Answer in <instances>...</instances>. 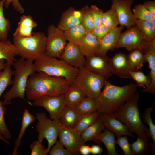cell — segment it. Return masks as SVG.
<instances>
[{"mask_svg": "<svg viewBox=\"0 0 155 155\" xmlns=\"http://www.w3.org/2000/svg\"><path fill=\"white\" fill-rule=\"evenodd\" d=\"M70 85L63 78L36 72L28 79L26 94L28 100L34 101L43 96L63 94Z\"/></svg>", "mask_w": 155, "mask_h": 155, "instance_id": "cell-1", "label": "cell"}, {"mask_svg": "<svg viewBox=\"0 0 155 155\" xmlns=\"http://www.w3.org/2000/svg\"><path fill=\"white\" fill-rule=\"evenodd\" d=\"M137 87L133 84L118 86L106 80L102 90L95 98L97 112L113 114L136 92Z\"/></svg>", "mask_w": 155, "mask_h": 155, "instance_id": "cell-2", "label": "cell"}, {"mask_svg": "<svg viewBox=\"0 0 155 155\" xmlns=\"http://www.w3.org/2000/svg\"><path fill=\"white\" fill-rule=\"evenodd\" d=\"M139 92H136L113 115L137 136L150 141L149 128L142 122L138 106Z\"/></svg>", "mask_w": 155, "mask_h": 155, "instance_id": "cell-3", "label": "cell"}, {"mask_svg": "<svg viewBox=\"0 0 155 155\" xmlns=\"http://www.w3.org/2000/svg\"><path fill=\"white\" fill-rule=\"evenodd\" d=\"M34 61L20 57L13 63V66L14 70L12 86L3 96V102L5 105L10 104L13 99L18 98L32 106V103L25 99V96L28 79L30 76L36 72Z\"/></svg>", "mask_w": 155, "mask_h": 155, "instance_id": "cell-4", "label": "cell"}, {"mask_svg": "<svg viewBox=\"0 0 155 155\" xmlns=\"http://www.w3.org/2000/svg\"><path fill=\"white\" fill-rule=\"evenodd\" d=\"M36 72L65 78L70 85L72 84L79 69L69 65L62 59L43 55L34 61Z\"/></svg>", "mask_w": 155, "mask_h": 155, "instance_id": "cell-5", "label": "cell"}, {"mask_svg": "<svg viewBox=\"0 0 155 155\" xmlns=\"http://www.w3.org/2000/svg\"><path fill=\"white\" fill-rule=\"evenodd\" d=\"M46 40L43 32H33L28 37L13 36V44L21 57L34 61L45 54Z\"/></svg>", "mask_w": 155, "mask_h": 155, "instance_id": "cell-6", "label": "cell"}, {"mask_svg": "<svg viewBox=\"0 0 155 155\" xmlns=\"http://www.w3.org/2000/svg\"><path fill=\"white\" fill-rule=\"evenodd\" d=\"M105 80L100 76L83 67L79 69L73 84L81 87L87 96L95 98L101 92Z\"/></svg>", "mask_w": 155, "mask_h": 155, "instance_id": "cell-7", "label": "cell"}, {"mask_svg": "<svg viewBox=\"0 0 155 155\" xmlns=\"http://www.w3.org/2000/svg\"><path fill=\"white\" fill-rule=\"evenodd\" d=\"M36 118L38 121L36 125L38 133V140L42 143L44 139L47 140L46 149L49 153L57 141L59 126V120L49 119L44 112L37 113Z\"/></svg>", "mask_w": 155, "mask_h": 155, "instance_id": "cell-8", "label": "cell"}, {"mask_svg": "<svg viewBox=\"0 0 155 155\" xmlns=\"http://www.w3.org/2000/svg\"><path fill=\"white\" fill-rule=\"evenodd\" d=\"M148 43L135 25L121 33L115 48L124 47L130 52L139 50L144 54L147 51Z\"/></svg>", "mask_w": 155, "mask_h": 155, "instance_id": "cell-9", "label": "cell"}, {"mask_svg": "<svg viewBox=\"0 0 155 155\" xmlns=\"http://www.w3.org/2000/svg\"><path fill=\"white\" fill-rule=\"evenodd\" d=\"M64 31L53 24L47 29L45 54L61 59L67 44Z\"/></svg>", "mask_w": 155, "mask_h": 155, "instance_id": "cell-10", "label": "cell"}, {"mask_svg": "<svg viewBox=\"0 0 155 155\" xmlns=\"http://www.w3.org/2000/svg\"><path fill=\"white\" fill-rule=\"evenodd\" d=\"M32 106H41L49 113L50 119L59 120L60 114L65 106L64 94L44 95L33 101Z\"/></svg>", "mask_w": 155, "mask_h": 155, "instance_id": "cell-11", "label": "cell"}, {"mask_svg": "<svg viewBox=\"0 0 155 155\" xmlns=\"http://www.w3.org/2000/svg\"><path fill=\"white\" fill-rule=\"evenodd\" d=\"M86 58L84 67L101 77L105 80L113 74L111 59L107 55L91 56Z\"/></svg>", "mask_w": 155, "mask_h": 155, "instance_id": "cell-12", "label": "cell"}, {"mask_svg": "<svg viewBox=\"0 0 155 155\" xmlns=\"http://www.w3.org/2000/svg\"><path fill=\"white\" fill-rule=\"evenodd\" d=\"M117 14L119 25L129 28L135 25L136 19L131 8L134 0H111Z\"/></svg>", "mask_w": 155, "mask_h": 155, "instance_id": "cell-13", "label": "cell"}, {"mask_svg": "<svg viewBox=\"0 0 155 155\" xmlns=\"http://www.w3.org/2000/svg\"><path fill=\"white\" fill-rule=\"evenodd\" d=\"M58 137L59 141L73 154L78 153L80 146L85 143L81 135L75 129L65 128L60 125Z\"/></svg>", "mask_w": 155, "mask_h": 155, "instance_id": "cell-14", "label": "cell"}, {"mask_svg": "<svg viewBox=\"0 0 155 155\" xmlns=\"http://www.w3.org/2000/svg\"><path fill=\"white\" fill-rule=\"evenodd\" d=\"M61 59L71 66L79 69L84 67L86 58L78 45L69 42L65 48Z\"/></svg>", "mask_w": 155, "mask_h": 155, "instance_id": "cell-15", "label": "cell"}, {"mask_svg": "<svg viewBox=\"0 0 155 155\" xmlns=\"http://www.w3.org/2000/svg\"><path fill=\"white\" fill-rule=\"evenodd\" d=\"M99 118L105 128L112 132L117 137L125 136L133 137L134 136L133 133L126 126L116 118L112 114L99 113Z\"/></svg>", "mask_w": 155, "mask_h": 155, "instance_id": "cell-16", "label": "cell"}, {"mask_svg": "<svg viewBox=\"0 0 155 155\" xmlns=\"http://www.w3.org/2000/svg\"><path fill=\"white\" fill-rule=\"evenodd\" d=\"M111 59L113 74L121 78H131L129 72L133 71L129 63L128 55L118 52Z\"/></svg>", "mask_w": 155, "mask_h": 155, "instance_id": "cell-17", "label": "cell"}, {"mask_svg": "<svg viewBox=\"0 0 155 155\" xmlns=\"http://www.w3.org/2000/svg\"><path fill=\"white\" fill-rule=\"evenodd\" d=\"M125 27L120 26L111 30L100 40L96 55H105L109 50L114 49L121 32Z\"/></svg>", "mask_w": 155, "mask_h": 155, "instance_id": "cell-18", "label": "cell"}, {"mask_svg": "<svg viewBox=\"0 0 155 155\" xmlns=\"http://www.w3.org/2000/svg\"><path fill=\"white\" fill-rule=\"evenodd\" d=\"M146 62L148 63L150 71L149 76L151 80V83L148 88L143 90L142 92L144 93L155 94V39L148 42L146 52L144 54Z\"/></svg>", "mask_w": 155, "mask_h": 155, "instance_id": "cell-19", "label": "cell"}, {"mask_svg": "<svg viewBox=\"0 0 155 155\" xmlns=\"http://www.w3.org/2000/svg\"><path fill=\"white\" fill-rule=\"evenodd\" d=\"M81 16L80 10L70 7L62 13L57 27L64 31L80 24Z\"/></svg>", "mask_w": 155, "mask_h": 155, "instance_id": "cell-20", "label": "cell"}, {"mask_svg": "<svg viewBox=\"0 0 155 155\" xmlns=\"http://www.w3.org/2000/svg\"><path fill=\"white\" fill-rule=\"evenodd\" d=\"M82 115L74 107L65 106L59 119V125L65 128L73 129Z\"/></svg>", "mask_w": 155, "mask_h": 155, "instance_id": "cell-21", "label": "cell"}, {"mask_svg": "<svg viewBox=\"0 0 155 155\" xmlns=\"http://www.w3.org/2000/svg\"><path fill=\"white\" fill-rule=\"evenodd\" d=\"M99 46L100 42L91 32H88L78 45L86 57L97 55Z\"/></svg>", "mask_w": 155, "mask_h": 155, "instance_id": "cell-22", "label": "cell"}, {"mask_svg": "<svg viewBox=\"0 0 155 155\" xmlns=\"http://www.w3.org/2000/svg\"><path fill=\"white\" fill-rule=\"evenodd\" d=\"M64 94L65 106L74 107L87 96L83 90L74 84L70 85Z\"/></svg>", "mask_w": 155, "mask_h": 155, "instance_id": "cell-23", "label": "cell"}, {"mask_svg": "<svg viewBox=\"0 0 155 155\" xmlns=\"http://www.w3.org/2000/svg\"><path fill=\"white\" fill-rule=\"evenodd\" d=\"M37 26L32 18L29 15L22 16L18 24L13 36L26 37L30 36L32 29Z\"/></svg>", "mask_w": 155, "mask_h": 155, "instance_id": "cell-24", "label": "cell"}, {"mask_svg": "<svg viewBox=\"0 0 155 155\" xmlns=\"http://www.w3.org/2000/svg\"><path fill=\"white\" fill-rule=\"evenodd\" d=\"M18 55L17 49L10 41L0 40V59H4L6 62L13 65L17 60L16 57Z\"/></svg>", "mask_w": 155, "mask_h": 155, "instance_id": "cell-25", "label": "cell"}, {"mask_svg": "<svg viewBox=\"0 0 155 155\" xmlns=\"http://www.w3.org/2000/svg\"><path fill=\"white\" fill-rule=\"evenodd\" d=\"M97 137L95 142L99 144L102 142L106 148L108 155H118L115 148V135L111 131L105 128Z\"/></svg>", "mask_w": 155, "mask_h": 155, "instance_id": "cell-26", "label": "cell"}, {"mask_svg": "<svg viewBox=\"0 0 155 155\" xmlns=\"http://www.w3.org/2000/svg\"><path fill=\"white\" fill-rule=\"evenodd\" d=\"M36 119L27 109L24 110L21 127L18 136L15 142V146L12 155L17 154L18 148L21 145V139L25 133L26 129L30 125L35 122Z\"/></svg>", "mask_w": 155, "mask_h": 155, "instance_id": "cell-27", "label": "cell"}, {"mask_svg": "<svg viewBox=\"0 0 155 155\" xmlns=\"http://www.w3.org/2000/svg\"><path fill=\"white\" fill-rule=\"evenodd\" d=\"M64 32L67 41L78 45L88 33L81 24L64 31Z\"/></svg>", "mask_w": 155, "mask_h": 155, "instance_id": "cell-28", "label": "cell"}, {"mask_svg": "<svg viewBox=\"0 0 155 155\" xmlns=\"http://www.w3.org/2000/svg\"><path fill=\"white\" fill-rule=\"evenodd\" d=\"M105 129L104 125L98 118L96 121L85 130L81 135L85 142L89 141L95 142L98 135Z\"/></svg>", "mask_w": 155, "mask_h": 155, "instance_id": "cell-29", "label": "cell"}, {"mask_svg": "<svg viewBox=\"0 0 155 155\" xmlns=\"http://www.w3.org/2000/svg\"><path fill=\"white\" fill-rule=\"evenodd\" d=\"M135 25L146 42L155 39V27L151 21L136 20Z\"/></svg>", "mask_w": 155, "mask_h": 155, "instance_id": "cell-30", "label": "cell"}, {"mask_svg": "<svg viewBox=\"0 0 155 155\" xmlns=\"http://www.w3.org/2000/svg\"><path fill=\"white\" fill-rule=\"evenodd\" d=\"M133 155H145L152 150V143L139 136L136 140L130 144Z\"/></svg>", "mask_w": 155, "mask_h": 155, "instance_id": "cell-31", "label": "cell"}, {"mask_svg": "<svg viewBox=\"0 0 155 155\" xmlns=\"http://www.w3.org/2000/svg\"><path fill=\"white\" fill-rule=\"evenodd\" d=\"M73 107L82 115L97 111L95 98L90 96H86Z\"/></svg>", "mask_w": 155, "mask_h": 155, "instance_id": "cell-32", "label": "cell"}, {"mask_svg": "<svg viewBox=\"0 0 155 155\" xmlns=\"http://www.w3.org/2000/svg\"><path fill=\"white\" fill-rule=\"evenodd\" d=\"M99 114L97 111L82 115L74 129L81 135L85 130L98 119Z\"/></svg>", "mask_w": 155, "mask_h": 155, "instance_id": "cell-33", "label": "cell"}, {"mask_svg": "<svg viewBox=\"0 0 155 155\" xmlns=\"http://www.w3.org/2000/svg\"><path fill=\"white\" fill-rule=\"evenodd\" d=\"M6 62L5 67L0 72V99L3 92L13 82L12 77L13 76L14 71L12 69V65Z\"/></svg>", "mask_w": 155, "mask_h": 155, "instance_id": "cell-34", "label": "cell"}, {"mask_svg": "<svg viewBox=\"0 0 155 155\" xmlns=\"http://www.w3.org/2000/svg\"><path fill=\"white\" fill-rule=\"evenodd\" d=\"M155 103L150 107L146 108L142 115V119L144 122L148 125L149 128L150 136L152 141V152L153 155L155 154V125L153 123L151 116L153 111Z\"/></svg>", "mask_w": 155, "mask_h": 155, "instance_id": "cell-35", "label": "cell"}, {"mask_svg": "<svg viewBox=\"0 0 155 155\" xmlns=\"http://www.w3.org/2000/svg\"><path fill=\"white\" fill-rule=\"evenodd\" d=\"M130 65L133 71L141 69L144 63L146 62L144 53L139 50H135L130 52L128 55Z\"/></svg>", "mask_w": 155, "mask_h": 155, "instance_id": "cell-36", "label": "cell"}, {"mask_svg": "<svg viewBox=\"0 0 155 155\" xmlns=\"http://www.w3.org/2000/svg\"><path fill=\"white\" fill-rule=\"evenodd\" d=\"M101 22L102 24L111 29L119 25L117 14L112 5L109 9L103 12Z\"/></svg>", "mask_w": 155, "mask_h": 155, "instance_id": "cell-37", "label": "cell"}, {"mask_svg": "<svg viewBox=\"0 0 155 155\" xmlns=\"http://www.w3.org/2000/svg\"><path fill=\"white\" fill-rule=\"evenodd\" d=\"M80 10L81 13L80 24L88 33L91 32L95 26L90 8L87 5L82 8Z\"/></svg>", "mask_w": 155, "mask_h": 155, "instance_id": "cell-38", "label": "cell"}, {"mask_svg": "<svg viewBox=\"0 0 155 155\" xmlns=\"http://www.w3.org/2000/svg\"><path fill=\"white\" fill-rule=\"evenodd\" d=\"M4 2L0 0V40L4 41L7 40L11 24L8 19L4 16L3 7Z\"/></svg>", "mask_w": 155, "mask_h": 155, "instance_id": "cell-39", "label": "cell"}, {"mask_svg": "<svg viewBox=\"0 0 155 155\" xmlns=\"http://www.w3.org/2000/svg\"><path fill=\"white\" fill-rule=\"evenodd\" d=\"M131 78L136 82L137 87H142L144 89L148 88L150 85L151 79L149 76L146 75L142 71H133L129 72Z\"/></svg>", "mask_w": 155, "mask_h": 155, "instance_id": "cell-40", "label": "cell"}, {"mask_svg": "<svg viewBox=\"0 0 155 155\" xmlns=\"http://www.w3.org/2000/svg\"><path fill=\"white\" fill-rule=\"evenodd\" d=\"M132 11L136 19L151 21L152 18L151 14L143 4H139L136 5L133 9Z\"/></svg>", "mask_w": 155, "mask_h": 155, "instance_id": "cell-41", "label": "cell"}, {"mask_svg": "<svg viewBox=\"0 0 155 155\" xmlns=\"http://www.w3.org/2000/svg\"><path fill=\"white\" fill-rule=\"evenodd\" d=\"M5 105L3 102L0 100V133L6 139H11V135L6 125L4 119L7 110Z\"/></svg>", "mask_w": 155, "mask_h": 155, "instance_id": "cell-42", "label": "cell"}, {"mask_svg": "<svg viewBox=\"0 0 155 155\" xmlns=\"http://www.w3.org/2000/svg\"><path fill=\"white\" fill-rule=\"evenodd\" d=\"M126 136L117 137L116 143L117 144L122 150L125 155H133Z\"/></svg>", "mask_w": 155, "mask_h": 155, "instance_id": "cell-43", "label": "cell"}, {"mask_svg": "<svg viewBox=\"0 0 155 155\" xmlns=\"http://www.w3.org/2000/svg\"><path fill=\"white\" fill-rule=\"evenodd\" d=\"M31 155H46L48 152L42 143L35 140L30 145Z\"/></svg>", "mask_w": 155, "mask_h": 155, "instance_id": "cell-44", "label": "cell"}, {"mask_svg": "<svg viewBox=\"0 0 155 155\" xmlns=\"http://www.w3.org/2000/svg\"><path fill=\"white\" fill-rule=\"evenodd\" d=\"M53 146L51 148L49 153L50 155H72L73 154L66 148L59 141H57Z\"/></svg>", "mask_w": 155, "mask_h": 155, "instance_id": "cell-45", "label": "cell"}, {"mask_svg": "<svg viewBox=\"0 0 155 155\" xmlns=\"http://www.w3.org/2000/svg\"><path fill=\"white\" fill-rule=\"evenodd\" d=\"M89 8L94 19L95 27L101 24L102 18L104 11L95 5H91Z\"/></svg>", "mask_w": 155, "mask_h": 155, "instance_id": "cell-46", "label": "cell"}, {"mask_svg": "<svg viewBox=\"0 0 155 155\" xmlns=\"http://www.w3.org/2000/svg\"><path fill=\"white\" fill-rule=\"evenodd\" d=\"M111 29L102 24L95 27L91 32L100 42Z\"/></svg>", "mask_w": 155, "mask_h": 155, "instance_id": "cell-47", "label": "cell"}, {"mask_svg": "<svg viewBox=\"0 0 155 155\" xmlns=\"http://www.w3.org/2000/svg\"><path fill=\"white\" fill-rule=\"evenodd\" d=\"M4 1V6L6 8H8L10 4H11L14 9L20 13L24 12V9L19 0H1Z\"/></svg>", "mask_w": 155, "mask_h": 155, "instance_id": "cell-48", "label": "cell"}, {"mask_svg": "<svg viewBox=\"0 0 155 155\" xmlns=\"http://www.w3.org/2000/svg\"><path fill=\"white\" fill-rule=\"evenodd\" d=\"M142 4L150 12L152 18H155V0H147Z\"/></svg>", "mask_w": 155, "mask_h": 155, "instance_id": "cell-49", "label": "cell"}, {"mask_svg": "<svg viewBox=\"0 0 155 155\" xmlns=\"http://www.w3.org/2000/svg\"><path fill=\"white\" fill-rule=\"evenodd\" d=\"M90 153L93 155H100L103 152V149L99 145H92L90 147Z\"/></svg>", "mask_w": 155, "mask_h": 155, "instance_id": "cell-50", "label": "cell"}, {"mask_svg": "<svg viewBox=\"0 0 155 155\" xmlns=\"http://www.w3.org/2000/svg\"><path fill=\"white\" fill-rule=\"evenodd\" d=\"M79 152L82 155H88L90 154V147L84 144L81 145L79 149Z\"/></svg>", "mask_w": 155, "mask_h": 155, "instance_id": "cell-51", "label": "cell"}, {"mask_svg": "<svg viewBox=\"0 0 155 155\" xmlns=\"http://www.w3.org/2000/svg\"><path fill=\"white\" fill-rule=\"evenodd\" d=\"M5 61L4 59H0V72L4 69L5 66L6 62H5Z\"/></svg>", "mask_w": 155, "mask_h": 155, "instance_id": "cell-52", "label": "cell"}, {"mask_svg": "<svg viewBox=\"0 0 155 155\" xmlns=\"http://www.w3.org/2000/svg\"><path fill=\"white\" fill-rule=\"evenodd\" d=\"M0 140H2L5 143L10 145V144L9 142L7 140V139H6L0 133Z\"/></svg>", "mask_w": 155, "mask_h": 155, "instance_id": "cell-53", "label": "cell"}]
</instances>
